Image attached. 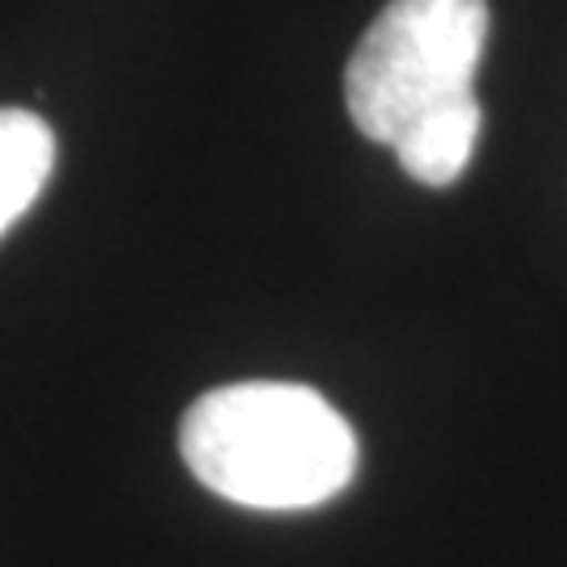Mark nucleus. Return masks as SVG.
<instances>
[{
    "label": "nucleus",
    "mask_w": 567,
    "mask_h": 567,
    "mask_svg": "<svg viewBox=\"0 0 567 567\" xmlns=\"http://www.w3.org/2000/svg\"><path fill=\"white\" fill-rule=\"evenodd\" d=\"M55 131L30 110H0V236L18 224L51 182Z\"/></svg>",
    "instance_id": "20e7f679"
},
{
    "label": "nucleus",
    "mask_w": 567,
    "mask_h": 567,
    "mask_svg": "<svg viewBox=\"0 0 567 567\" xmlns=\"http://www.w3.org/2000/svg\"><path fill=\"white\" fill-rule=\"evenodd\" d=\"M480 131H484V105L471 93V97H458V102L416 118L391 147H395L400 168L412 182L442 189V185H454L466 173V164L475 156V143H480Z\"/></svg>",
    "instance_id": "7ed1b4c3"
},
{
    "label": "nucleus",
    "mask_w": 567,
    "mask_h": 567,
    "mask_svg": "<svg viewBox=\"0 0 567 567\" xmlns=\"http://www.w3.org/2000/svg\"><path fill=\"white\" fill-rule=\"evenodd\" d=\"M194 480L231 505L295 513L349 487L358 437L320 391L299 383H231L206 391L182 421Z\"/></svg>",
    "instance_id": "f257e3e1"
},
{
    "label": "nucleus",
    "mask_w": 567,
    "mask_h": 567,
    "mask_svg": "<svg viewBox=\"0 0 567 567\" xmlns=\"http://www.w3.org/2000/svg\"><path fill=\"white\" fill-rule=\"evenodd\" d=\"M487 0H391L344 68V105L365 140L391 143L416 118L475 93Z\"/></svg>",
    "instance_id": "f03ea898"
}]
</instances>
